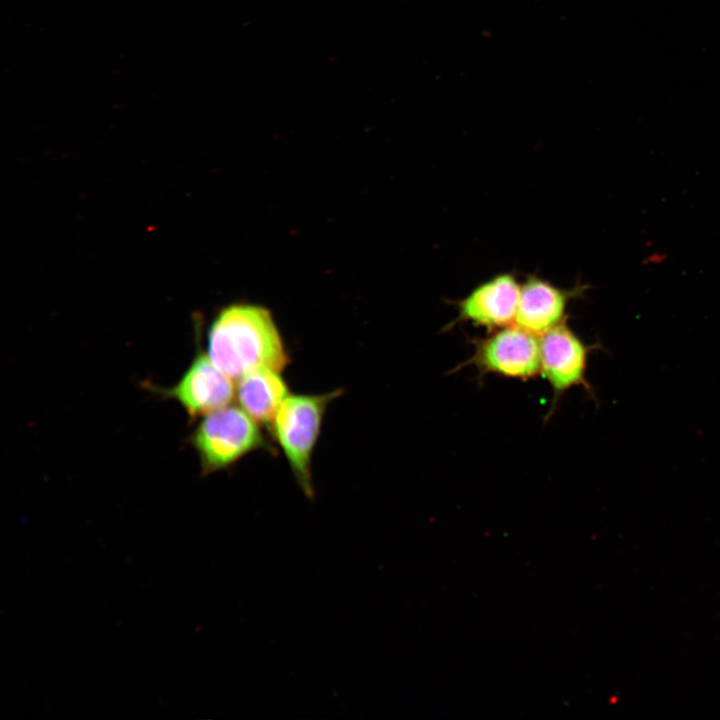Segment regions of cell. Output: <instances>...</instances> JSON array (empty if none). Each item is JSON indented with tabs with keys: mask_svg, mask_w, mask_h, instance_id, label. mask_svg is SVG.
I'll return each mask as SVG.
<instances>
[{
	"mask_svg": "<svg viewBox=\"0 0 720 720\" xmlns=\"http://www.w3.org/2000/svg\"><path fill=\"white\" fill-rule=\"evenodd\" d=\"M191 443L204 474L225 469L246 454L267 447L259 424L241 407L230 404L205 415Z\"/></svg>",
	"mask_w": 720,
	"mask_h": 720,
	"instance_id": "cell-3",
	"label": "cell"
},
{
	"mask_svg": "<svg viewBox=\"0 0 720 720\" xmlns=\"http://www.w3.org/2000/svg\"><path fill=\"white\" fill-rule=\"evenodd\" d=\"M289 395L280 371L261 368L238 380L235 397L241 407L258 424L272 426L283 401Z\"/></svg>",
	"mask_w": 720,
	"mask_h": 720,
	"instance_id": "cell-9",
	"label": "cell"
},
{
	"mask_svg": "<svg viewBox=\"0 0 720 720\" xmlns=\"http://www.w3.org/2000/svg\"><path fill=\"white\" fill-rule=\"evenodd\" d=\"M521 286L500 274L473 289L458 304V319L491 331L515 323Z\"/></svg>",
	"mask_w": 720,
	"mask_h": 720,
	"instance_id": "cell-7",
	"label": "cell"
},
{
	"mask_svg": "<svg viewBox=\"0 0 720 720\" xmlns=\"http://www.w3.org/2000/svg\"><path fill=\"white\" fill-rule=\"evenodd\" d=\"M539 339L540 374L551 388L552 409L562 395L574 387L582 386L590 391L586 370L593 346L585 344L564 323L547 331Z\"/></svg>",
	"mask_w": 720,
	"mask_h": 720,
	"instance_id": "cell-5",
	"label": "cell"
},
{
	"mask_svg": "<svg viewBox=\"0 0 720 720\" xmlns=\"http://www.w3.org/2000/svg\"><path fill=\"white\" fill-rule=\"evenodd\" d=\"M567 295L547 281L533 278L520 290L515 325L541 336L563 323Z\"/></svg>",
	"mask_w": 720,
	"mask_h": 720,
	"instance_id": "cell-8",
	"label": "cell"
},
{
	"mask_svg": "<svg viewBox=\"0 0 720 720\" xmlns=\"http://www.w3.org/2000/svg\"><path fill=\"white\" fill-rule=\"evenodd\" d=\"M231 380L208 355L199 353L176 385L159 391L178 401L190 417L205 416L230 404L235 397Z\"/></svg>",
	"mask_w": 720,
	"mask_h": 720,
	"instance_id": "cell-6",
	"label": "cell"
},
{
	"mask_svg": "<svg viewBox=\"0 0 720 720\" xmlns=\"http://www.w3.org/2000/svg\"><path fill=\"white\" fill-rule=\"evenodd\" d=\"M470 365L481 376L533 379L540 374V339L517 325L498 328L474 343L472 356L461 366Z\"/></svg>",
	"mask_w": 720,
	"mask_h": 720,
	"instance_id": "cell-4",
	"label": "cell"
},
{
	"mask_svg": "<svg viewBox=\"0 0 720 720\" xmlns=\"http://www.w3.org/2000/svg\"><path fill=\"white\" fill-rule=\"evenodd\" d=\"M208 356L232 380L261 368L280 371L288 353L266 308L236 303L223 308L208 331Z\"/></svg>",
	"mask_w": 720,
	"mask_h": 720,
	"instance_id": "cell-1",
	"label": "cell"
},
{
	"mask_svg": "<svg viewBox=\"0 0 720 720\" xmlns=\"http://www.w3.org/2000/svg\"><path fill=\"white\" fill-rule=\"evenodd\" d=\"M341 394V389L324 394H289L271 426L299 487L310 500L315 497L311 473L313 451L326 408Z\"/></svg>",
	"mask_w": 720,
	"mask_h": 720,
	"instance_id": "cell-2",
	"label": "cell"
}]
</instances>
